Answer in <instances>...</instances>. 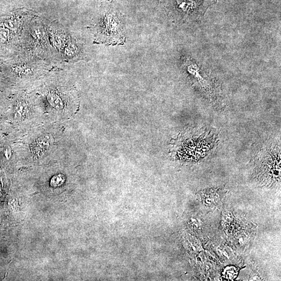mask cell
<instances>
[{"instance_id": "cell-12", "label": "cell", "mask_w": 281, "mask_h": 281, "mask_svg": "<svg viewBox=\"0 0 281 281\" xmlns=\"http://www.w3.org/2000/svg\"><path fill=\"white\" fill-rule=\"evenodd\" d=\"M3 99V98L0 97V115L3 114L5 109V108L6 107V105L5 104L6 103Z\"/></svg>"}, {"instance_id": "cell-1", "label": "cell", "mask_w": 281, "mask_h": 281, "mask_svg": "<svg viewBox=\"0 0 281 281\" xmlns=\"http://www.w3.org/2000/svg\"><path fill=\"white\" fill-rule=\"evenodd\" d=\"M27 91L38 100L46 122H65L74 116L80 106L74 84L61 68L50 71Z\"/></svg>"}, {"instance_id": "cell-9", "label": "cell", "mask_w": 281, "mask_h": 281, "mask_svg": "<svg viewBox=\"0 0 281 281\" xmlns=\"http://www.w3.org/2000/svg\"><path fill=\"white\" fill-rule=\"evenodd\" d=\"M47 27L50 42H51L52 48L60 61V53L70 34L67 31L66 28H65L57 21L51 23L47 26Z\"/></svg>"}, {"instance_id": "cell-7", "label": "cell", "mask_w": 281, "mask_h": 281, "mask_svg": "<svg viewBox=\"0 0 281 281\" xmlns=\"http://www.w3.org/2000/svg\"><path fill=\"white\" fill-rule=\"evenodd\" d=\"M96 42L107 45H121L125 38L120 14L113 8L105 9L97 25Z\"/></svg>"}, {"instance_id": "cell-2", "label": "cell", "mask_w": 281, "mask_h": 281, "mask_svg": "<svg viewBox=\"0 0 281 281\" xmlns=\"http://www.w3.org/2000/svg\"><path fill=\"white\" fill-rule=\"evenodd\" d=\"M64 122H45L17 137L13 149L23 163L46 165L58 161L66 153Z\"/></svg>"}, {"instance_id": "cell-4", "label": "cell", "mask_w": 281, "mask_h": 281, "mask_svg": "<svg viewBox=\"0 0 281 281\" xmlns=\"http://www.w3.org/2000/svg\"><path fill=\"white\" fill-rule=\"evenodd\" d=\"M9 118L15 130L17 138L46 121L38 100L29 91L14 94Z\"/></svg>"}, {"instance_id": "cell-11", "label": "cell", "mask_w": 281, "mask_h": 281, "mask_svg": "<svg viewBox=\"0 0 281 281\" xmlns=\"http://www.w3.org/2000/svg\"><path fill=\"white\" fill-rule=\"evenodd\" d=\"M238 275V271L234 266H230L226 269L224 272V277L225 279L228 280H232L234 279Z\"/></svg>"}, {"instance_id": "cell-5", "label": "cell", "mask_w": 281, "mask_h": 281, "mask_svg": "<svg viewBox=\"0 0 281 281\" xmlns=\"http://www.w3.org/2000/svg\"><path fill=\"white\" fill-rule=\"evenodd\" d=\"M20 51L60 65L50 42L47 26L38 16L25 28L21 35Z\"/></svg>"}, {"instance_id": "cell-13", "label": "cell", "mask_w": 281, "mask_h": 281, "mask_svg": "<svg viewBox=\"0 0 281 281\" xmlns=\"http://www.w3.org/2000/svg\"><path fill=\"white\" fill-rule=\"evenodd\" d=\"M158 1H160V0H158Z\"/></svg>"}, {"instance_id": "cell-3", "label": "cell", "mask_w": 281, "mask_h": 281, "mask_svg": "<svg viewBox=\"0 0 281 281\" xmlns=\"http://www.w3.org/2000/svg\"><path fill=\"white\" fill-rule=\"evenodd\" d=\"M60 65L23 51L7 59L2 66L14 94L27 91Z\"/></svg>"}, {"instance_id": "cell-8", "label": "cell", "mask_w": 281, "mask_h": 281, "mask_svg": "<svg viewBox=\"0 0 281 281\" xmlns=\"http://www.w3.org/2000/svg\"><path fill=\"white\" fill-rule=\"evenodd\" d=\"M181 66L185 73L195 81L199 87L204 89L205 92L212 95L215 93L212 83V79L207 74L203 67L198 63L189 56L183 57Z\"/></svg>"}, {"instance_id": "cell-6", "label": "cell", "mask_w": 281, "mask_h": 281, "mask_svg": "<svg viewBox=\"0 0 281 281\" xmlns=\"http://www.w3.org/2000/svg\"><path fill=\"white\" fill-rule=\"evenodd\" d=\"M217 0H168L166 9L178 23L197 22L202 19L209 7Z\"/></svg>"}, {"instance_id": "cell-10", "label": "cell", "mask_w": 281, "mask_h": 281, "mask_svg": "<svg viewBox=\"0 0 281 281\" xmlns=\"http://www.w3.org/2000/svg\"><path fill=\"white\" fill-rule=\"evenodd\" d=\"M85 53L83 47L77 40L70 35L60 55V61L66 62H74L84 59Z\"/></svg>"}]
</instances>
